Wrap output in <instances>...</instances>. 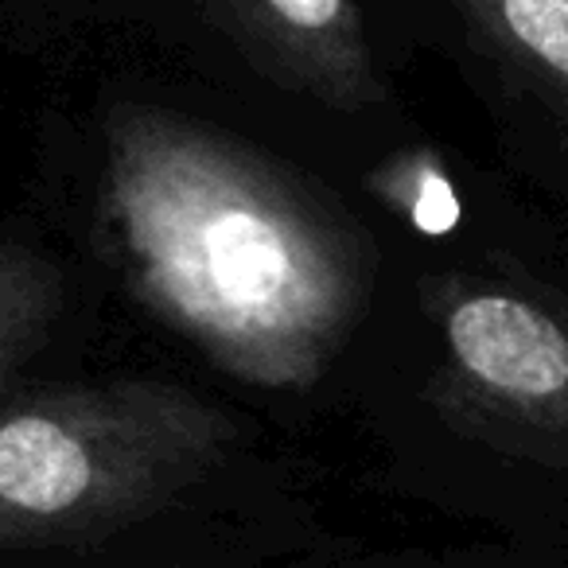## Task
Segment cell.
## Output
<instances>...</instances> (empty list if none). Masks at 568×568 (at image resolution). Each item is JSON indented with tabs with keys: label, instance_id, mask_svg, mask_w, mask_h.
Segmentation results:
<instances>
[{
	"label": "cell",
	"instance_id": "6da1fadb",
	"mask_svg": "<svg viewBox=\"0 0 568 568\" xmlns=\"http://www.w3.org/2000/svg\"><path fill=\"white\" fill-rule=\"evenodd\" d=\"M105 222L133 293L214 366L308 389L363 316L374 242L250 144L125 102L105 125Z\"/></svg>",
	"mask_w": 568,
	"mask_h": 568
},
{
	"label": "cell",
	"instance_id": "7a4b0ae2",
	"mask_svg": "<svg viewBox=\"0 0 568 568\" xmlns=\"http://www.w3.org/2000/svg\"><path fill=\"white\" fill-rule=\"evenodd\" d=\"M234 440L219 405L121 378L0 405V552L125 529L214 471Z\"/></svg>",
	"mask_w": 568,
	"mask_h": 568
},
{
	"label": "cell",
	"instance_id": "3957f363",
	"mask_svg": "<svg viewBox=\"0 0 568 568\" xmlns=\"http://www.w3.org/2000/svg\"><path fill=\"white\" fill-rule=\"evenodd\" d=\"M425 308L440 335L436 402L541 487L568 545V281L521 261L444 273L425 281Z\"/></svg>",
	"mask_w": 568,
	"mask_h": 568
},
{
	"label": "cell",
	"instance_id": "277c9868",
	"mask_svg": "<svg viewBox=\"0 0 568 568\" xmlns=\"http://www.w3.org/2000/svg\"><path fill=\"white\" fill-rule=\"evenodd\" d=\"M211 12L284 87L335 110L382 102V79L355 0H211Z\"/></svg>",
	"mask_w": 568,
	"mask_h": 568
},
{
	"label": "cell",
	"instance_id": "5b68a950",
	"mask_svg": "<svg viewBox=\"0 0 568 568\" xmlns=\"http://www.w3.org/2000/svg\"><path fill=\"white\" fill-rule=\"evenodd\" d=\"M537 118L568 199V0H444Z\"/></svg>",
	"mask_w": 568,
	"mask_h": 568
},
{
	"label": "cell",
	"instance_id": "8992f818",
	"mask_svg": "<svg viewBox=\"0 0 568 568\" xmlns=\"http://www.w3.org/2000/svg\"><path fill=\"white\" fill-rule=\"evenodd\" d=\"M63 301L59 265L24 245H0V394L40 355Z\"/></svg>",
	"mask_w": 568,
	"mask_h": 568
},
{
	"label": "cell",
	"instance_id": "52a82bcc",
	"mask_svg": "<svg viewBox=\"0 0 568 568\" xmlns=\"http://www.w3.org/2000/svg\"><path fill=\"white\" fill-rule=\"evenodd\" d=\"M382 187H386L382 195L389 199V206L402 211L420 234H448L464 214L456 191H452V180L428 156L394 164L382 175Z\"/></svg>",
	"mask_w": 568,
	"mask_h": 568
},
{
	"label": "cell",
	"instance_id": "ba28073f",
	"mask_svg": "<svg viewBox=\"0 0 568 568\" xmlns=\"http://www.w3.org/2000/svg\"><path fill=\"white\" fill-rule=\"evenodd\" d=\"M560 549H565V568H568V545H560Z\"/></svg>",
	"mask_w": 568,
	"mask_h": 568
}]
</instances>
